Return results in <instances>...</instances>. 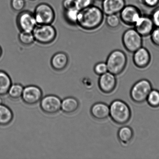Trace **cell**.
I'll return each instance as SVG.
<instances>
[{"mask_svg":"<svg viewBox=\"0 0 159 159\" xmlns=\"http://www.w3.org/2000/svg\"><path fill=\"white\" fill-rule=\"evenodd\" d=\"M104 15L101 8L93 5L80 10L77 25L84 30H96L103 23Z\"/></svg>","mask_w":159,"mask_h":159,"instance_id":"1","label":"cell"},{"mask_svg":"<svg viewBox=\"0 0 159 159\" xmlns=\"http://www.w3.org/2000/svg\"><path fill=\"white\" fill-rule=\"evenodd\" d=\"M110 116L114 122L119 125H124L129 122L131 117L130 107L124 101L115 100L110 106Z\"/></svg>","mask_w":159,"mask_h":159,"instance_id":"2","label":"cell"},{"mask_svg":"<svg viewBox=\"0 0 159 159\" xmlns=\"http://www.w3.org/2000/svg\"><path fill=\"white\" fill-rule=\"evenodd\" d=\"M127 61L125 53L121 50L116 49L109 54L105 63L108 71L116 76L124 72L127 66Z\"/></svg>","mask_w":159,"mask_h":159,"instance_id":"3","label":"cell"},{"mask_svg":"<svg viewBox=\"0 0 159 159\" xmlns=\"http://www.w3.org/2000/svg\"><path fill=\"white\" fill-rule=\"evenodd\" d=\"M35 41L46 45L52 43L57 37V32L52 24L37 25L32 31Z\"/></svg>","mask_w":159,"mask_h":159,"instance_id":"4","label":"cell"},{"mask_svg":"<svg viewBox=\"0 0 159 159\" xmlns=\"http://www.w3.org/2000/svg\"><path fill=\"white\" fill-rule=\"evenodd\" d=\"M152 89V84L150 81L146 79L140 80L135 83L131 89V98L137 103H142L146 101Z\"/></svg>","mask_w":159,"mask_h":159,"instance_id":"5","label":"cell"},{"mask_svg":"<svg viewBox=\"0 0 159 159\" xmlns=\"http://www.w3.org/2000/svg\"><path fill=\"white\" fill-rule=\"evenodd\" d=\"M143 37L134 28L124 31L122 37L123 46L128 52L133 53L143 46Z\"/></svg>","mask_w":159,"mask_h":159,"instance_id":"6","label":"cell"},{"mask_svg":"<svg viewBox=\"0 0 159 159\" xmlns=\"http://www.w3.org/2000/svg\"><path fill=\"white\" fill-rule=\"evenodd\" d=\"M37 25L52 24L55 20L54 8L46 3H41L36 6L33 12Z\"/></svg>","mask_w":159,"mask_h":159,"instance_id":"7","label":"cell"},{"mask_svg":"<svg viewBox=\"0 0 159 159\" xmlns=\"http://www.w3.org/2000/svg\"><path fill=\"white\" fill-rule=\"evenodd\" d=\"M16 23L20 32H30L37 25L33 12L28 10L20 12L16 17Z\"/></svg>","mask_w":159,"mask_h":159,"instance_id":"8","label":"cell"},{"mask_svg":"<svg viewBox=\"0 0 159 159\" xmlns=\"http://www.w3.org/2000/svg\"><path fill=\"white\" fill-rule=\"evenodd\" d=\"M119 14L121 21L130 26H133L142 15L140 9L133 5H126Z\"/></svg>","mask_w":159,"mask_h":159,"instance_id":"9","label":"cell"},{"mask_svg":"<svg viewBox=\"0 0 159 159\" xmlns=\"http://www.w3.org/2000/svg\"><path fill=\"white\" fill-rule=\"evenodd\" d=\"M62 101L58 97L48 95L42 98L40 107L45 113L53 115L57 113L61 109Z\"/></svg>","mask_w":159,"mask_h":159,"instance_id":"10","label":"cell"},{"mask_svg":"<svg viewBox=\"0 0 159 159\" xmlns=\"http://www.w3.org/2000/svg\"><path fill=\"white\" fill-rule=\"evenodd\" d=\"M134 28L143 37L150 36L155 27L150 15H142L133 25Z\"/></svg>","mask_w":159,"mask_h":159,"instance_id":"11","label":"cell"},{"mask_svg":"<svg viewBox=\"0 0 159 159\" xmlns=\"http://www.w3.org/2000/svg\"><path fill=\"white\" fill-rule=\"evenodd\" d=\"M43 92L40 87L29 85L23 89L21 98L25 103L29 105H34L41 100Z\"/></svg>","mask_w":159,"mask_h":159,"instance_id":"12","label":"cell"},{"mask_svg":"<svg viewBox=\"0 0 159 159\" xmlns=\"http://www.w3.org/2000/svg\"><path fill=\"white\" fill-rule=\"evenodd\" d=\"M152 56L147 48L143 46L133 53V61L137 68L144 69L150 64Z\"/></svg>","mask_w":159,"mask_h":159,"instance_id":"13","label":"cell"},{"mask_svg":"<svg viewBox=\"0 0 159 159\" xmlns=\"http://www.w3.org/2000/svg\"><path fill=\"white\" fill-rule=\"evenodd\" d=\"M116 76L109 71L100 76L98 84L101 91L110 93L115 90L117 85Z\"/></svg>","mask_w":159,"mask_h":159,"instance_id":"14","label":"cell"},{"mask_svg":"<svg viewBox=\"0 0 159 159\" xmlns=\"http://www.w3.org/2000/svg\"><path fill=\"white\" fill-rule=\"evenodd\" d=\"M102 10L105 15L119 13L126 5L125 0H103Z\"/></svg>","mask_w":159,"mask_h":159,"instance_id":"15","label":"cell"},{"mask_svg":"<svg viewBox=\"0 0 159 159\" xmlns=\"http://www.w3.org/2000/svg\"><path fill=\"white\" fill-rule=\"evenodd\" d=\"M90 112L95 119L105 120L110 116V107L105 103H96L92 106Z\"/></svg>","mask_w":159,"mask_h":159,"instance_id":"16","label":"cell"},{"mask_svg":"<svg viewBox=\"0 0 159 159\" xmlns=\"http://www.w3.org/2000/svg\"><path fill=\"white\" fill-rule=\"evenodd\" d=\"M68 57L65 52L56 53L51 60V65L53 69L57 71L63 70L66 68L68 63Z\"/></svg>","mask_w":159,"mask_h":159,"instance_id":"17","label":"cell"},{"mask_svg":"<svg viewBox=\"0 0 159 159\" xmlns=\"http://www.w3.org/2000/svg\"><path fill=\"white\" fill-rule=\"evenodd\" d=\"M79 107L77 99L73 97H68L62 101L61 109L64 113L70 114L77 111Z\"/></svg>","mask_w":159,"mask_h":159,"instance_id":"18","label":"cell"},{"mask_svg":"<svg viewBox=\"0 0 159 159\" xmlns=\"http://www.w3.org/2000/svg\"><path fill=\"white\" fill-rule=\"evenodd\" d=\"M133 135L132 129L127 126L121 127L118 132V140L124 146H127L130 144L133 139Z\"/></svg>","mask_w":159,"mask_h":159,"instance_id":"19","label":"cell"},{"mask_svg":"<svg viewBox=\"0 0 159 159\" xmlns=\"http://www.w3.org/2000/svg\"><path fill=\"white\" fill-rule=\"evenodd\" d=\"M13 118V113L11 109L0 103V125H8L12 122Z\"/></svg>","mask_w":159,"mask_h":159,"instance_id":"20","label":"cell"},{"mask_svg":"<svg viewBox=\"0 0 159 159\" xmlns=\"http://www.w3.org/2000/svg\"><path fill=\"white\" fill-rule=\"evenodd\" d=\"M12 85V80L9 75L4 71L0 70V96L7 94Z\"/></svg>","mask_w":159,"mask_h":159,"instance_id":"21","label":"cell"},{"mask_svg":"<svg viewBox=\"0 0 159 159\" xmlns=\"http://www.w3.org/2000/svg\"><path fill=\"white\" fill-rule=\"evenodd\" d=\"M79 11L77 8L64 10V17L67 22L72 25H77Z\"/></svg>","mask_w":159,"mask_h":159,"instance_id":"22","label":"cell"},{"mask_svg":"<svg viewBox=\"0 0 159 159\" xmlns=\"http://www.w3.org/2000/svg\"><path fill=\"white\" fill-rule=\"evenodd\" d=\"M23 89L20 84H13L9 88L7 93L11 99L17 100L21 98Z\"/></svg>","mask_w":159,"mask_h":159,"instance_id":"23","label":"cell"},{"mask_svg":"<svg viewBox=\"0 0 159 159\" xmlns=\"http://www.w3.org/2000/svg\"><path fill=\"white\" fill-rule=\"evenodd\" d=\"M18 39L20 43L25 46H30L35 42L32 33L30 32H20Z\"/></svg>","mask_w":159,"mask_h":159,"instance_id":"24","label":"cell"},{"mask_svg":"<svg viewBox=\"0 0 159 159\" xmlns=\"http://www.w3.org/2000/svg\"><path fill=\"white\" fill-rule=\"evenodd\" d=\"M146 101L151 107L153 108L159 107V91L156 89L151 90Z\"/></svg>","mask_w":159,"mask_h":159,"instance_id":"25","label":"cell"},{"mask_svg":"<svg viewBox=\"0 0 159 159\" xmlns=\"http://www.w3.org/2000/svg\"><path fill=\"white\" fill-rule=\"evenodd\" d=\"M121 20L117 14L107 15L105 18L106 24L109 28L116 29L121 24Z\"/></svg>","mask_w":159,"mask_h":159,"instance_id":"26","label":"cell"},{"mask_svg":"<svg viewBox=\"0 0 159 159\" xmlns=\"http://www.w3.org/2000/svg\"><path fill=\"white\" fill-rule=\"evenodd\" d=\"M93 70L95 73L100 76L108 71L107 65L105 62H100L95 65Z\"/></svg>","mask_w":159,"mask_h":159,"instance_id":"27","label":"cell"},{"mask_svg":"<svg viewBox=\"0 0 159 159\" xmlns=\"http://www.w3.org/2000/svg\"><path fill=\"white\" fill-rule=\"evenodd\" d=\"M26 5L25 0H12L11 6L12 9L16 12L23 11Z\"/></svg>","mask_w":159,"mask_h":159,"instance_id":"28","label":"cell"},{"mask_svg":"<svg viewBox=\"0 0 159 159\" xmlns=\"http://www.w3.org/2000/svg\"><path fill=\"white\" fill-rule=\"evenodd\" d=\"M96 0H75L76 7L79 10L94 5Z\"/></svg>","mask_w":159,"mask_h":159,"instance_id":"29","label":"cell"},{"mask_svg":"<svg viewBox=\"0 0 159 159\" xmlns=\"http://www.w3.org/2000/svg\"><path fill=\"white\" fill-rule=\"evenodd\" d=\"M150 39L155 46L159 47V27H155L151 34Z\"/></svg>","mask_w":159,"mask_h":159,"instance_id":"30","label":"cell"},{"mask_svg":"<svg viewBox=\"0 0 159 159\" xmlns=\"http://www.w3.org/2000/svg\"><path fill=\"white\" fill-rule=\"evenodd\" d=\"M150 16L155 27H159V6L154 9Z\"/></svg>","mask_w":159,"mask_h":159,"instance_id":"31","label":"cell"},{"mask_svg":"<svg viewBox=\"0 0 159 159\" xmlns=\"http://www.w3.org/2000/svg\"><path fill=\"white\" fill-rule=\"evenodd\" d=\"M62 5L64 10L77 8L75 0H63Z\"/></svg>","mask_w":159,"mask_h":159,"instance_id":"32","label":"cell"},{"mask_svg":"<svg viewBox=\"0 0 159 159\" xmlns=\"http://www.w3.org/2000/svg\"><path fill=\"white\" fill-rule=\"evenodd\" d=\"M141 3L146 7L153 8L159 4V0H141Z\"/></svg>","mask_w":159,"mask_h":159,"instance_id":"33","label":"cell"},{"mask_svg":"<svg viewBox=\"0 0 159 159\" xmlns=\"http://www.w3.org/2000/svg\"><path fill=\"white\" fill-rule=\"evenodd\" d=\"M2 48L1 47V46H0V58H1V57H2Z\"/></svg>","mask_w":159,"mask_h":159,"instance_id":"34","label":"cell"},{"mask_svg":"<svg viewBox=\"0 0 159 159\" xmlns=\"http://www.w3.org/2000/svg\"><path fill=\"white\" fill-rule=\"evenodd\" d=\"M97 1H102L103 0H97Z\"/></svg>","mask_w":159,"mask_h":159,"instance_id":"35","label":"cell"},{"mask_svg":"<svg viewBox=\"0 0 159 159\" xmlns=\"http://www.w3.org/2000/svg\"><path fill=\"white\" fill-rule=\"evenodd\" d=\"M31 1H36V0H30Z\"/></svg>","mask_w":159,"mask_h":159,"instance_id":"36","label":"cell"}]
</instances>
